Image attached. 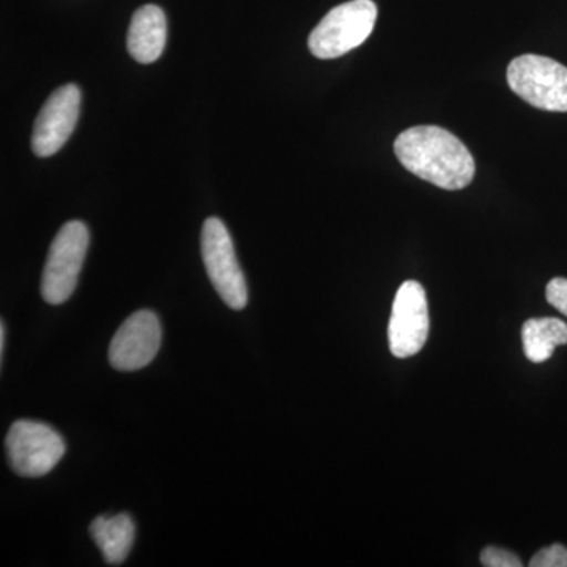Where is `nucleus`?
<instances>
[{"mask_svg":"<svg viewBox=\"0 0 567 567\" xmlns=\"http://www.w3.org/2000/svg\"><path fill=\"white\" fill-rule=\"evenodd\" d=\"M399 162L416 177L447 189H464L475 178L476 166L464 142L434 125L413 126L394 142Z\"/></svg>","mask_w":567,"mask_h":567,"instance_id":"f257e3e1","label":"nucleus"},{"mask_svg":"<svg viewBox=\"0 0 567 567\" xmlns=\"http://www.w3.org/2000/svg\"><path fill=\"white\" fill-rule=\"evenodd\" d=\"M377 21L372 0H350L331 10L309 35V50L317 59L341 58L369 39Z\"/></svg>","mask_w":567,"mask_h":567,"instance_id":"f03ea898","label":"nucleus"},{"mask_svg":"<svg viewBox=\"0 0 567 567\" xmlns=\"http://www.w3.org/2000/svg\"><path fill=\"white\" fill-rule=\"evenodd\" d=\"M89 241L91 235L82 221L66 223L55 235L41 276V297L47 303H65L74 293Z\"/></svg>","mask_w":567,"mask_h":567,"instance_id":"7ed1b4c3","label":"nucleus"},{"mask_svg":"<svg viewBox=\"0 0 567 567\" xmlns=\"http://www.w3.org/2000/svg\"><path fill=\"white\" fill-rule=\"evenodd\" d=\"M511 91L537 110L567 112V66L544 55L525 54L507 66Z\"/></svg>","mask_w":567,"mask_h":567,"instance_id":"20e7f679","label":"nucleus"},{"mask_svg":"<svg viewBox=\"0 0 567 567\" xmlns=\"http://www.w3.org/2000/svg\"><path fill=\"white\" fill-rule=\"evenodd\" d=\"M200 252L208 278L224 303L235 311L245 309L248 305V286L235 254L233 238L221 219H205L200 233Z\"/></svg>","mask_w":567,"mask_h":567,"instance_id":"39448f33","label":"nucleus"},{"mask_svg":"<svg viewBox=\"0 0 567 567\" xmlns=\"http://www.w3.org/2000/svg\"><path fill=\"white\" fill-rule=\"evenodd\" d=\"M6 447L11 470L18 476L40 477L61 462L66 443L50 424L20 420L11 424Z\"/></svg>","mask_w":567,"mask_h":567,"instance_id":"423d86ee","label":"nucleus"},{"mask_svg":"<svg viewBox=\"0 0 567 567\" xmlns=\"http://www.w3.org/2000/svg\"><path fill=\"white\" fill-rule=\"evenodd\" d=\"M429 334V308L424 287L405 281L395 293L388 339L395 358H410L421 352Z\"/></svg>","mask_w":567,"mask_h":567,"instance_id":"0eeeda50","label":"nucleus"},{"mask_svg":"<svg viewBox=\"0 0 567 567\" xmlns=\"http://www.w3.org/2000/svg\"><path fill=\"white\" fill-rule=\"evenodd\" d=\"M162 323L155 312L151 309L134 312L112 338V368L122 372H133L151 364L162 347Z\"/></svg>","mask_w":567,"mask_h":567,"instance_id":"6e6552de","label":"nucleus"},{"mask_svg":"<svg viewBox=\"0 0 567 567\" xmlns=\"http://www.w3.org/2000/svg\"><path fill=\"white\" fill-rule=\"evenodd\" d=\"M81 112V91L66 84L52 92L33 125L32 151L39 158L55 155L70 140Z\"/></svg>","mask_w":567,"mask_h":567,"instance_id":"1a4fd4ad","label":"nucleus"},{"mask_svg":"<svg viewBox=\"0 0 567 567\" xmlns=\"http://www.w3.org/2000/svg\"><path fill=\"white\" fill-rule=\"evenodd\" d=\"M167 40V21L156 6L141 7L133 14L128 31V52L134 61L153 63L162 58Z\"/></svg>","mask_w":567,"mask_h":567,"instance_id":"9d476101","label":"nucleus"},{"mask_svg":"<svg viewBox=\"0 0 567 567\" xmlns=\"http://www.w3.org/2000/svg\"><path fill=\"white\" fill-rule=\"evenodd\" d=\"M133 518L126 513L117 516H100L91 524L93 543L102 550L104 561L111 566H118L125 561L132 551L134 543Z\"/></svg>","mask_w":567,"mask_h":567,"instance_id":"9b49d317","label":"nucleus"},{"mask_svg":"<svg viewBox=\"0 0 567 567\" xmlns=\"http://www.w3.org/2000/svg\"><path fill=\"white\" fill-rule=\"evenodd\" d=\"M524 352L532 363L550 360L558 346L567 344V323L551 317L529 319L522 328Z\"/></svg>","mask_w":567,"mask_h":567,"instance_id":"f8f14e48","label":"nucleus"},{"mask_svg":"<svg viewBox=\"0 0 567 567\" xmlns=\"http://www.w3.org/2000/svg\"><path fill=\"white\" fill-rule=\"evenodd\" d=\"M529 567H567V548L561 544L543 548L532 558Z\"/></svg>","mask_w":567,"mask_h":567,"instance_id":"ddd939ff","label":"nucleus"},{"mask_svg":"<svg viewBox=\"0 0 567 567\" xmlns=\"http://www.w3.org/2000/svg\"><path fill=\"white\" fill-rule=\"evenodd\" d=\"M481 565L486 567H520L522 561L513 551L505 548L487 547L481 554Z\"/></svg>","mask_w":567,"mask_h":567,"instance_id":"4468645a","label":"nucleus"},{"mask_svg":"<svg viewBox=\"0 0 567 567\" xmlns=\"http://www.w3.org/2000/svg\"><path fill=\"white\" fill-rule=\"evenodd\" d=\"M546 297L548 303L567 317V279L554 278L547 284Z\"/></svg>","mask_w":567,"mask_h":567,"instance_id":"2eb2a0df","label":"nucleus"},{"mask_svg":"<svg viewBox=\"0 0 567 567\" xmlns=\"http://www.w3.org/2000/svg\"><path fill=\"white\" fill-rule=\"evenodd\" d=\"M6 323H0V354H2L3 358V350H6Z\"/></svg>","mask_w":567,"mask_h":567,"instance_id":"dca6fc26","label":"nucleus"}]
</instances>
